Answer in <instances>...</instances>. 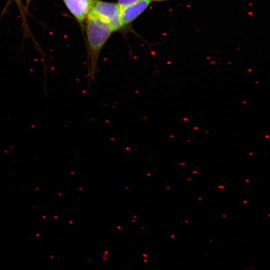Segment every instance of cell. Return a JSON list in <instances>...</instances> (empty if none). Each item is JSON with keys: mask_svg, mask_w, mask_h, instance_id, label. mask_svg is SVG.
Returning a JSON list of instances; mask_svg holds the SVG:
<instances>
[{"mask_svg": "<svg viewBox=\"0 0 270 270\" xmlns=\"http://www.w3.org/2000/svg\"><path fill=\"white\" fill-rule=\"evenodd\" d=\"M87 42L86 76L94 81L100 54L114 30L106 23L90 12L86 20Z\"/></svg>", "mask_w": 270, "mask_h": 270, "instance_id": "1", "label": "cell"}, {"mask_svg": "<svg viewBox=\"0 0 270 270\" xmlns=\"http://www.w3.org/2000/svg\"><path fill=\"white\" fill-rule=\"evenodd\" d=\"M90 12L108 24L114 32L123 26L121 9L118 4L94 0Z\"/></svg>", "mask_w": 270, "mask_h": 270, "instance_id": "2", "label": "cell"}, {"mask_svg": "<svg viewBox=\"0 0 270 270\" xmlns=\"http://www.w3.org/2000/svg\"><path fill=\"white\" fill-rule=\"evenodd\" d=\"M80 24H83L90 12L94 0H62Z\"/></svg>", "mask_w": 270, "mask_h": 270, "instance_id": "3", "label": "cell"}, {"mask_svg": "<svg viewBox=\"0 0 270 270\" xmlns=\"http://www.w3.org/2000/svg\"><path fill=\"white\" fill-rule=\"evenodd\" d=\"M152 0H140L121 9L123 26L130 24L140 16L148 6Z\"/></svg>", "mask_w": 270, "mask_h": 270, "instance_id": "4", "label": "cell"}, {"mask_svg": "<svg viewBox=\"0 0 270 270\" xmlns=\"http://www.w3.org/2000/svg\"><path fill=\"white\" fill-rule=\"evenodd\" d=\"M139 0H118V4L120 8H122L134 4Z\"/></svg>", "mask_w": 270, "mask_h": 270, "instance_id": "5", "label": "cell"}, {"mask_svg": "<svg viewBox=\"0 0 270 270\" xmlns=\"http://www.w3.org/2000/svg\"><path fill=\"white\" fill-rule=\"evenodd\" d=\"M155 1H164V0H152Z\"/></svg>", "mask_w": 270, "mask_h": 270, "instance_id": "6", "label": "cell"}, {"mask_svg": "<svg viewBox=\"0 0 270 270\" xmlns=\"http://www.w3.org/2000/svg\"><path fill=\"white\" fill-rule=\"evenodd\" d=\"M26 0L28 2H29L31 0Z\"/></svg>", "mask_w": 270, "mask_h": 270, "instance_id": "7", "label": "cell"}, {"mask_svg": "<svg viewBox=\"0 0 270 270\" xmlns=\"http://www.w3.org/2000/svg\"><path fill=\"white\" fill-rule=\"evenodd\" d=\"M16 0L17 1V2H19V1H20L19 0Z\"/></svg>", "mask_w": 270, "mask_h": 270, "instance_id": "8", "label": "cell"}]
</instances>
